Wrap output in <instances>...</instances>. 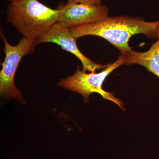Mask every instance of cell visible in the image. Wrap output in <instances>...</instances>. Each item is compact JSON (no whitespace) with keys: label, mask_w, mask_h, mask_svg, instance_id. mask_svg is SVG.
<instances>
[{"label":"cell","mask_w":159,"mask_h":159,"mask_svg":"<svg viewBox=\"0 0 159 159\" xmlns=\"http://www.w3.org/2000/svg\"><path fill=\"white\" fill-rule=\"evenodd\" d=\"M123 55L125 59L124 64L140 65L159 78V39L147 51L138 52L131 50Z\"/></svg>","instance_id":"obj_7"},{"label":"cell","mask_w":159,"mask_h":159,"mask_svg":"<svg viewBox=\"0 0 159 159\" xmlns=\"http://www.w3.org/2000/svg\"><path fill=\"white\" fill-rule=\"evenodd\" d=\"M157 35L158 39H159V21H158L157 26Z\"/></svg>","instance_id":"obj_9"},{"label":"cell","mask_w":159,"mask_h":159,"mask_svg":"<svg viewBox=\"0 0 159 159\" xmlns=\"http://www.w3.org/2000/svg\"><path fill=\"white\" fill-rule=\"evenodd\" d=\"M125 62V56L120 55L116 61L112 64H108L102 72L96 73L95 71L86 73L78 67L75 74L65 79H61L57 84L59 86L78 93L83 97L84 102H89V97L92 93H98L104 99L114 102L122 110H125L123 102L117 98L111 93L104 90L102 84L107 77L111 72Z\"/></svg>","instance_id":"obj_3"},{"label":"cell","mask_w":159,"mask_h":159,"mask_svg":"<svg viewBox=\"0 0 159 159\" xmlns=\"http://www.w3.org/2000/svg\"><path fill=\"white\" fill-rule=\"evenodd\" d=\"M1 37L4 43L5 57L4 61L1 63L0 93L2 96L9 99L14 98L25 104L22 94L15 84V74L23 57L34 52L37 44L35 41L23 37L19 40L17 45H11L8 42L2 29Z\"/></svg>","instance_id":"obj_4"},{"label":"cell","mask_w":159,"mask_h":159,"mask_svg":"<svg viewBox=\"0 0 159 159\" xmlns=\"http://www.w3.org/2000/svg\"><path fill=\"white\" fill-rule=\"evenodd\" d=\"M157 23L146 22L140 17L108 16L99 22L74 27L70 30L77 39L86 35L102 37L124 55L132 50L128 42L133 35L143 34L151 38H157Z\"/></svg>","instance_id":"obj_1"},{"label":"cell","mask_w":159,"mask_h":159,"mask_svg":"<svg viewBox=\"0 0 159 159\" xmlns=\"http://www.w3.org/2000/svg\"><path fill=\"white\" fill-rule=\"evenodd\" d=\"M7 1L11 2H19V1H23V0H7Z\"/></svg>","instance_id":"obj_10"},{"label":"cell","mask_w":159,"mask_h":159,"mask_svg":"<svg viewBox=\"0 0 159 159\" xmlns=\"http://www.w3.org/2000/svg\"><path fill=\"white\" fill-rule=\"evenodd\" d=\"M61 13L57 23L69 29L99 22L108 17L109 10L102 5L67 3L60 7Z\"/></svg>","instance_id":"obj_5"},{"label":"cell","mask_w":159,"mask_h":159,"mask_svg":"<svg viewBox=\"0 0 159 159\" xmlns=\"http://www.w3.org/2000/svg\"><path fill=\"white\" fill-rule=\"evenodd\" d=\"M101 0H68V3H82L90 5H101Z\"/></svg>","instance_id":"obj_8"},{"label":"cell","mask_w":159,"mask_h":159,"mask_svg":"<svg viewBox=\"0 0 159 159\" xmlns=\"http://www.w3.org/2000/svg\"><path fill=\"white\" fill-rule=\"evenodd\" d=\"M61 9H54L38 0L11 2L7 11V21L23 37L36 41L57 23Z\"/></svg>","instance_id":"obj_2"},{"label":"cell","mask_w":159,"mask_h":159,"mask_svg":"<svg viewBox=\"0 0 159 159\" xmlns=\"http://www.w3.org/2000/svg\"><path fill=\"white\" fill-rule=\"evenodd\" d=\"M77 39L71 34L70 29L57 23L48 31L36 40V44L53 43L61 47L63 50L74 54L81 61L83 70L92 72L97 70L105 69L107 66L97 64L83 54L77 44Z\"/></svg>","instance_id":"obj_6"}]
</instances>
